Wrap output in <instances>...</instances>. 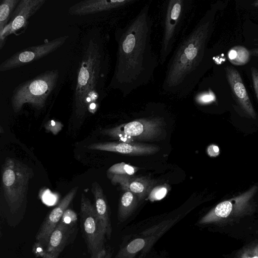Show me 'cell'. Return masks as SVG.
Returning a JSON list of instances; mask_svg holds the SVG:
<instances>
[{
  "label": "cell",
  "instance_id": "1",
  "mask_svg": "<svg viewBox=\"0 0 258 258\" xmlns=\"http://www.w3.org/2000/svg\"><path fill=\"white\" fill-rule=\"evenodd\" d=\"M150 4L147 2L115 31L116 61L108 87L118 90L123 97L150 83L159 64L152 42L154 20Z\"/></svg>",
  "mask_w": 258,
  "mask_h": 258
},
{
  "label": "cell",
  "instance_id": "2",
  "mask_svg": "<svg viewBox=\"0 0 258 258\" xmlns=\"http://www.w3.org/2000/svg\"><path fill=\"white\" fill-rule=\"evenodd\" d=\"M211 9L178 42L168 60L161 90L165 95L183 98L194 92L207 66L208 44L214 29Z\"/></svg>",
  "mask_w": 258,
  "mask_h": 258
},
{
  "label": "cell",
  "instance_id": "3",
  "mask_svg": "<svg viewBox=\"0 0 258 258\" xmlns=\"http://www.w3.org/2000/svg\"><path fill=\"white\" fill-rule=\"evenodd\" d=\"M105 38L98 31L90 36L83 49L77 72L74 94V114L77 119L93 113L98 102L106 95L105 83L110 68V56Z\"/></svg>",
  "mask_w": 258,
  "mask_h": 258
},
{
  "label": "cell",
  "instance_id": "4",
  "mask_svg": "<svg viewBox=\"0 0 258 258\" xmlns=\"http://www.w3.org/2000/svg\"><path fill=\"white\" fill-rule=\"evenodd\" d=\"M195 10L194 0H164L159 5L158 17L161 29L160 64L165 63L175 45L187 33Z\"/></svg>",
  "mask_w": 258,
  "mask_h": 258
},
{
  "label": "cell",
  "instance_id": "5",
  "mask_svg": "<svg viewBox=\"0 0 258 258\" xmlns=\"http://www.w3.org/2000/svg\"><path fill=\"white\" fill-rule=\"evenodd\" d=\"M33 171L26 164L8 157L2 170V186L10 214L9 226H17L23 218L21 209L24 206L30 179Z\"/></svg>",
  "mask_w": 258,
  "mask_h": 258
},
{
  "label": "cell",
  "instance_id": "6",
  "mask_svg": "<svg viewBox=\"0 0 258 258\" xmlns=\"http://www.w3.org/2000/svg\"><path fill=\"white\" fill-rule=\"evenodd\" d=\"M58 77V70H48L19 84L11 97L13 111L19 112L26 104L38 110L44 108L56 86Z\"/></svg>",
  "mask_w": 258,
  "mask_h": 258
},
{
  "label": "cell",
  "instance_id": "7",
  "mask_svg": "<svg viewBox=\"0 0 258 258\" xmlns=\"http://www.w3.org/2000/svg\"><path fill=\"white\" fill-rule=\"evenodd\" d=\"M80 216L81 230L90 258H99L106 249V236L94 205L84 194L81 198Z\"/></svg>",
  "mask_w": 258,
  "mask_h": 258
},
{
  "label": "cell",
  "instance_id": "8",
  "mask_svg": "<svg viewBox=\"0 0 258 258\" xmlns=\"http://www.w3.org/2000/svg\"><path fill=\"white\" fill-rule=\"evenodd\" d=\"M68 38L65 35L51 40L46 39L43 43L23 49L4 60L0 64V71L17 69L37 60L58 49Z\"/></svg>",
  "mask_w": 258,
  "mask_h": 258
},
{
  "label": "cell",
  "instance_id": "9",
  "mask_svg": "<svg viewBox=\"0 0 258 258\" xmlns=\"http://www.w3.org/2000/svg\"><path fill=\"white\" fill-rule=\"evenodd\" d=\"M168 220L152 226L144 231L125 245L121 247L115 258H135L141 252L139 258H144L155 242L161 237L174 223Z\"/></svg>",
  "mask_w": 258,
  "mask_h": 258
},
{
  "label": "cell",
  "instance_id": "10",
  "mask_svg": "<svg viewBox=\"0 0 258 258\" xmlns=\"http://www.w3.org/2000/svg\"><path fill=\"white\" fill-rule=\"evenodd\" d=\"M164 118L152 115L137 118L118 126L135 141H154L163 135Z\"/></svg>",
  "mask_w": 258,
  "mask_h": 258
},
{
  "label": "cell",
  "instance_id": "11",
  "mask_svg": "<svg viewBox=\"0 0 258 258\" xmlns=\"http://www.w3.org/2000/svg\"><path fill=\"white\" fill-rule=\"evenodd\" d=\"M46 2V0H20L14 10L10 22L0 34V48L5 45L6 38L11 34L24 32L30 18Z\"/></svg>",
  "mask_w": 258,
  "mask_h": 258
},
{
  "label": "cell",
  "instance_id": "12",
  "mask_svg": "<svg viewBox=\"0 0 258 258\" xmlns=\"http://www.w3.org/2000/svg\"><path fill=\"white\" fill-rule=\"evenodd\" d=\"M139 0H84L69 7L72 15L83 16L98 13L122 12L128 13Z\"/></svg>",
  "mask_w": 258,
  "mask_h": 258
},
{
  "label": "cell",
  "instance_id": "13",
  "mask_svg": "<svg viewBox=\"0 0 258 258\" xmlns=\"http://www.w3.org/2000/svg\"><path fill=\"white\" fill-rule=\"evenodd\" d=\"M78 189V186L72 188L59 203L47 214L36 233V242L46 247L50 235L60 222L64 212L73 201Z\"/></svg>",
  "mask_w": 258,
  "mask_h": 258
},
{
  "label": "cell",
  "instance_id": "14",
  "mask_svg": "<svg viewBox=\"0 0 258 258\" xmlns=\"http://www.w3.org/2000/svg\"><path fill=\"white\" fill-rule=\"evenodd\" d=\"M88 148L103 151L116 152L130 156H145L158 152L159 148L154 145L141 143L121 142H103L92 144Z\"/></svg>",
  "mask_w": 258,
  "mask_h": 258
},
{
  "label": "cell",
  "instance_id": "15",
  "mask_svg": "<svg viewBox=\"0 0 258 258\" xmlns=\"http://www.w3.org/2000/svg\"><path fill=\"white\" fill-rule=\"evenodd\" d=\"M226 76L234 98L242 109L250 117L256 114L239 72L231 66L225 68Z\"/></svg>",
  "mask_w": 258,
  "mask_h": 258
},
{
  "label": "cell",
  "instance_id": "16",
  "mask_svg": "<svg viewBox=\"0 0 258 258\" xmlns=\"http://www.w3.org/2000/svg\"><path fill=\"white\" fill-rule=\"evenodd\" d=\"M112 184H119L122 190H128L135 194L139 201L148 196L155 181L146 176L107 174Z\"/></svg>",
  "mask_w": 258,
  "mask_h": 258
},
{
  "label": "cell",
  "instance_id": "17",
  "mask_svg": "<svg viewBox=\"0 0 258 258\" xmlns=\"http://www.w3.org/2000/svg\"><path fill=\"white\" fill-rule=\"evenodd\" d=\"M76 231L60 222L49 236L43 258H58L64 247L73 241Z\"/></svg>",
  "mask_w": 258,
  "mask_h": 258
},
{
  "label": "cell",
  "instance_id": "18",
  "mask_svg": "<svg viewBox=\"0 0 258 258\" xmlns=\"http://www.w3.org/2000/svg\"><path fill=\"white\" fill-rule=\"evenodd\" d=\"M91 191L94 197V205L99 222L104 229L106 238L110 239L112 226L107 199L101 186L97 182L95 181L92 183Z\"/></svg>",
  "mask_w": 258,
  "mask_h": 258
},
{
  "label": "cell",
  "instance_id": "19",
  "mask_svg": "<svg viewBox=\"0 0 258 258\" xmlns=\"http://www.w3.org/2000/svg\"><path fill=\"white\" fill-rule=\"evenodd\" d=\"M118 203L117 217L120 222H124L134 213L139 202L138 197L132 191L122 190Z\"/></svg>",
  "mask_w": 258,
  "mask_h": 258
},
{
  "label": "cell",
  "instance_id": "20",
  "mask_svg": "<svg viewBox=\"0 0 258 258\" xmlns=\"http://www.w3.org/2000/svg\"><path fill=\"white\" fill-rule=\"evenodd\" d=\"M20 0H3L0 5V34L10 21L13 13Z\"/></svg>",
  "mask_w": 258,
  "mask_h": 258
},
{
  "label": "cell",
  "instance_id": "21",
  "mask_svg": "<svg viewBox=\"0 0 258 258\" xmlns=\"http://www.w3.org/2000/svg\"><path fill=\"white\" fill-rule=\"evenodd\" d=\"M250 57V51L242 46H236L228 51V58L231 63L242 66L247 63Z\"/></svg>",
  "mask_w": 258,
  "mask_h": 258
},
{
  "label": "cell",
  "instance_id": "22",
  "mask_svg": "<svg viewBox=\"0 0 258 258\" xmlns=\"http://www.w3.org/2000/svg\"><path fill=\"white\" fill-rule=\"evenodd\" d=\"M139 168L124 162H120L113 164L107 171V174L134 175Z\"/></svg>",
  "mask_w": 258,
  "mask_h": 258
},
{
  "label": "cell",
  "instance_id": "23",
  "mask_svg": "<svg viewBox=\"0 0 258 258\" xmlns=\"http://www.w3.org/2000/svg\"><path fill=\"white\" fill-rule=\"evenodd\" d=\"M170 188L167 184L154 186L150 190L148 199L152 202L161 200L167 194Z\"/></svg>",
  "mask_w": 258,
  "mask_h": 258
},
{
  "label": "cell",
  "instance_id": "24",
  "mask_svg": "<svg viewBox=\"0 0 258 258\" xmlns=\"http://www.w3.org/2000/svg\"><path fill=\"white\" fill-rule=\"evenodd\" d=\"M102 133L119 140V142L132 143L134 140L127 136L119 126L102 131Z\"/></svg>",
  "mask_w": 258,
  "mask_h": 258
},
{
  "label": "cell",
  "instance_id": "25",
  "mask_svg": "<svg viewBox=\"0 0 258 258\" xmlns=\"http://www.w3.org/2000/svg\"><path fill=\"white\" fill-rule=\"evenodd\" d=\"M60 222L69 228L77 231L78 216L74 210L68 208L64 212Z\"/></svg>",
  "mask_w": 258,
  "mask_h": 258
},
{
  "label": "cell",
  "instance_id": "26",
  "mask_svg": "<svg viewBox=\"0 0 258 258\" xmlns=\"http://www.w3.org/2000/svg\"><path fill=\"white\" fill-rule=\"evenodd\" d=\"M63 127L62 124L59 121L53 120L48 121L45 124V128L48 132L52 133L54 135H56L59 132Z\"/></svg>",
  "mask_w": 258,
  "mask_h": 258
},
{
  "label": "cell",
  "instance_id": "27",
  "mask_svg": "<svg viewBox=\"0 0 258 258\" xmlns=\"http://www.w3.org/2000/svg\"><path fill=\"white\" fill-rule=\"evenodd\" d=\"M250 70L253 88L258 101V70L254 67H251Z\"/></svg>",
  "mask_w": 258,
  "mask_h": 258
},
{
  "label": "cell",
  "instance_id": "28",
  "mask_svg": "<svg viewBox=\"0 0 258 258\" xmlns=\"http://www.w3.org/2000/svg\"><path fill=\"white\" fill-rule=\"evenodd\" d=\"M45 247L35 242L32 248V251L36 257L40 256L43 258L45 253Z\"/></svg>",
  "mask_w": 258,
  "mask_h": 258
},
{
  "label": "cell",
  "instance_id": "29",
  "mask_svg": "<svg viewBox=\"0 0 258 258\" xmlns=\"http://www.w3.org/2000/svg\"><path fill=\"white\" fill-rule=\"evenodd\" d=\"M207 153L210 156H217L220 153L219 147L215 145H211L208 147Z\"/></svg>",
  "mask_w": 258,
  "mask_h": 258
},
{
  "label": "cell",
  "instance_id": "30",
  "mask_svg": "<svg viewBox=\"0 0 258 258\" xmlns=\"http://www.w3.org/2000/svg\"><path fill=\"white\" fill-rule=\"evenodd\" d=\"M111 252L109 250L106 249L99 258H111Z\"/></svg>",
  "mask_w": 258,
  "mask_h": 258
},
{
  "label": "cell",
  "instance_id": "31",
  "mask_svg": "<svg viewBox=\"0 0 258 258\" xmlns=\"http://www.w3.org/2000/svg\"><path fill=\"white\" fill-rule=\"evenodd\" d=\"M250 55L258 56V48L252 49L250 51Z\"/></svg>",
  "mask_w": 258,
  "mask_h": 258
},
{
  "label": "cell",
  "instance_id": "32",
  "mask_svg": "<svg viewBox=\"0 0 258 258\" xmlns=\"http://www.w3.org/2000/svg\"><path fill=\"white\" fill-rule=\"evenodd\" d=\"M252 5H253V6L255 7H258V0H257V1H255V2L253 3Z\"/></svg>",
  "mask_w": 258,
  "mask_h": 258
},
{
  "label": "cell",
  "instance_id": "33",
  "mask_svg": "<svg viewBox=\"0 0 258 258\" xmlns=\"http://www.w3.org/2000/svg\"><path fill=\"white\" fill-rule=\"evenodd\" d=\"M248 258H249V257H248ZM251 258H258V257L257 256H254V257H251Z\"/></svg>",
  "mask_w": 258,
  "mask_h": 258
}]
</instances>
